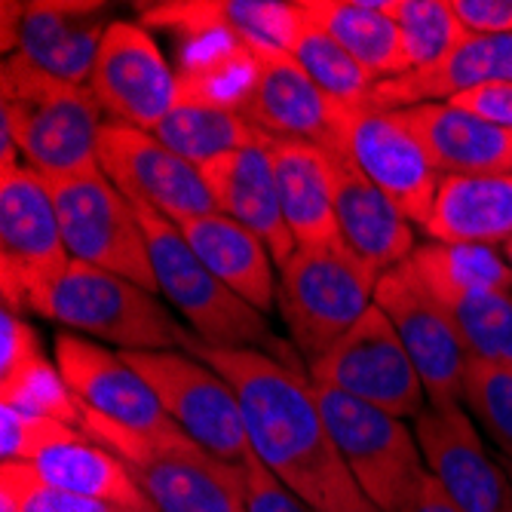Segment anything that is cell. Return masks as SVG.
I'll return each instance as SVG.
<instances>
[{
	"mask_svg": "<svg viewBox=\"0 0 512 512\" xmlns=\"http://www.w3.org/2000/svg\"><path fill=\"white\" fill-rule=\"evenodd\" d=\"M142 25L166 28L178 37L224 31L246 43L279 46L289 53L298 28V4L276 0H181V4L148 7Z\"/></svg>",
	"mask_w": 512,
	"mask_h": 512,
	"instance_id": "4316f807",
	"label": "cell"
},
{
	"mask_svg": "<svg viewBox=\"0 0 512 512\" xmlns=\"http://www.w3.org/2000/svg\"><path fill=\"white\" fill-rule=\"evenodd\" d=\"M375 304L387 313L399 341L405 344L417 375L424 381L430 405H460L470 350L457 332L451 310L427 292L408 264L381 273Z\"/></svg>",
	"mask_w": 512,
	"mask_h": 512,
	"instance_id": "5bb4252c",
	"label": "cell"
},
{
	"mask_svg": "<svg viewBox=\"0 0 512 512\" xmlns=\"http://www.w3.org/2000/svg\"><path fill=\"white\" fill-rule=\"evenodd\" d=\"M142 378L181 433H188L212 457L246 467L255 457L240 399L221 375L184 350L120 353Z\"/></svg>",
	"mask_w": 512,
	"mask_h": 512,
	"instance_id": "9c48e42d",
	"label": "cell"
},
{
	"mask_svg": "<svg viewBox=\"0 0 512 512\" xmlns=\"http://www.w3.org/2000/svg\"><path fill=\"white\" fill-rule=\"evenodd\" d=\"M34 470L40 473L43 482L71 491L77 497L99 500L129 512H157L126 463L86 433L74 442L43 451L34 460Z\"/></svg>",
	"mask_w": 512,
	"mask_h": 512,
	"instance_id": "83f0119b",
	"label": "cell"
},
{
	"mask_svg": "<svg viewBox=\"0 0 512 512\" xmlns=\"http://www.w3.org/2000/svg\"><path fill=\"white\" fill-rule=\"evenodd\" d=\"M154 135L178 157L194 163L197 169L224 154L261 145L270 138L255 123H249L240 111L191 102V99H178Z\"/></svg>",
	"mask_w": 512,
	"mask_h": 512,
	"instance_id": "4dcf8cb0",
	"label": "cell"
},
{
	"mask_svg": "<svg viewBox=\"0 0 512 512\" xmlns=\"http://www.w3.org/2000/svg\"><path fill=\"white\" fill-rule=\"evenodd\" d=\"M0 396L4 405H13L28 414L56 417V421L83 430V405L65 384L59 365L46 362L43 356L10 378H0Z\"/></svg>",
	"mask_w": 512,
	"mask_h": 512,
	"instance_id": "e575fe53",
	"label": "cell"
},
{
	"mask_svg": "<svg viewBox=\"0 0 512 512\" xmlns=\"http://www.w3.org/2000/svg\"><path fill=\"white\" fill-rule=\"evenodd\" d=\"M384 13L402 34L405 74L445 59L467 37L451 10V0H387Z\"/></svg>",
	"mask_w": 512,
	"mask_h": 512,
	"instance_id": "d6a6232c",
	"label": "cell"
},
{
	"mask_svg": "<svg viewBox=\"0 0 512 512\" xmlns=\"http://www.w3.org/2000/svg\"><path fill=\"white\" fill-rule=\"evenodd\" d=\"M503 258H506V264L512 267V240H509V243L503 246Z\"/></svg>",
	"mask_w": 512,
	"mask_h": 512,
	"instance_id": "ee69618b",
	"label": "cell"
},
{
	"mask_svg": "<svg viewBox=\"0 0 512 512\" xmlns=\"http://www.w3.org/2000/svg\"><path fill=\"white\" fill-rule=\"evenodd\" d=\"M178 230L197 252V258L221 279V283L240 295L255 310L267 313L276 307L279 279L273 276V258L261 237L249 227L227 218L221 212L178 224Z\"/></svg>",
	"mask_w": 512,
	"mask_h": 512,
	"instance_id": "d4e9b609",
	"label": "cell"
},
{
	"mask_svg": "<svg viewBox=\"0 0 512 512\" xmlns=\"http://www.w3.org/2000/svg\"><path fill=\"white\" fill-rule=\"evenodd\" d=\"M335 151L375 181L411 224H427L442 175L433 169L427 151L405 126L399 111L375 105L344 108Z\"/></svg>",
	"mask_w": 512,
	"mask_h": 512,
	"instance_id": "7c38bea8",
	"label": "cell"
},
{
	"mask_svg": "<svg viewBox=\"0 0 512 512\" xmlns=\"http://www.w3.org/2000/svg\"><path fill=\"white\" fill-rule=\"evenodd\" d=\"M427 470L463 512H512V482L506 463L485 451L473 417L460 405L433 408L414 421Z\"/></svg>",
	"mask_w": 512,
	"mask_h": 512,
	"instance_id": "2e32d148",
	"label": "cell"
},
{
	"mask_svg": "<svg viewBox=\"0 0 512 512\" xmlns=\"http://www.w3.org/2000/svg\"><path fill=\"white\" fill-rule=\"evenodd\" d=\"M0 512H16V509H13V506H10L7 500H0Z\"/></svg>",
	"mask_w": 512,
	"mask_h": 512,
	"instance_id": "f6af8a7d",
	"label": "cell"
},
{
	"mask_svg": "<svg viewBox=\"0 0 512 512\" xmlns=\"http://www.w3.org/2000/svg\"><path fill=\"white\" fill-rule=\"evenodd\" d=\"M329 163L335 181V215L344 246L378 273L405 264L417 249L411 221L341 151H329Z\"/></svg>",
	"mask_w": 512,
	"mask_h": 512,
	"instance_id": "44dd1931",
	"label": "cell"
},
{
	"mask_svg": "<svg viewBox=\"0 0 512 512\" xmlns=\"http://www.w3.org/2000/svg\"><path fill=\"white\" fill-rule=\"evenodd\" d=\"M402 512H463V509L445 494L439 479L427 470V476L421 479V485L414 488V494L408 497Z\"/></svg>",
	"mask_w": 512,
	"mask_h": 512,
	"instance_id": "7bdbcfd3",
	"label": "cell"
},
{
	"mask_svg": "<svg viewBox=\"0 0 512 512\" xmlns=\"http://www.w3.org/2000/svg\"><path fill=\"white\" fill-rule=\"evenodd\" d=\"M270 142L273 138L234 154H224L200 166V172L215 200V209L249 227L255 237H261L270 249L273 264L283 267L298 252V243L286 224L283 203H279Z\"/></svg>",
	"mask_w": 512,
	"mask_h": 512,
	"instance_id": "ffe728a7",
	"label": "cell"
},
{
	"mask_svg": "<svg viewBox=\"0 0 512 512\" xmlns=\"http://www.w3.org/2000/svg\"><path fill=\"white\" fill-rule=\"evenodd\" d=\"M56 365L86 411L135 433L175 430V421L166 414L154 390L135 375L120 353L102 347L99 341L59 332Z\"/></svg>",
	"mask_w": 512,
	"mask_h": 512,
	"instance_id": "d6986e66",
	"label": "cell"
},
{
	"mask_svg": "<svg viewBox=\"0 0 512 512\" xmlns=\"http://www.w3.org/2000/svg\"><path fill=\"white\" fill-rule=\"evenodd\" d=\"M123 512H129V509H123Z\"/></svg>",
	"mask_w": 512,
	"mask_h": 512,
	"instance_id": "7dc6e473",
	"label": "cell"
},
{
	"mask_svg": "<svg viewBox=\"0 0 512 512\" xmlns=\"http://www.w3.org/2000/svg\"><path fill=\"white\" fill-rule=\"evenodd\" d=\"M301 10L378 80L405 74L402 34L387 0H301Z\"/></svg>",
	"mask_w": 512,
	"mask_h": 512,
	"instance_id": "f1b7e54d",
	"label": "cell"
},
{
	"mask_svg": "<svg viewBox=\"0 0 512 512\" xmlns=\"http://www.w3.org/2000/svg\"><path fill=\"white\" fill-rule=\"evenodd\" d=\"M0 332H4V353H0V378H10L16 371H22L25 365L37 362L40 353V341L37 332L25 322V316L13 307L4 304L0 310Z\"/></svg>",
	"mask_w": 512,
	"mask_h": 512,
	"instance_id": "ab89813d",
	"label": "cell"
},
{
	"mask_svg": "<svg viewBox=\"0 0 512 512\" xmlns=\"http://www.w3.org/2000/svg\"><path fill=\"white\" fill-rule=\"evenodd\" d=\"M451 10L467 34L476 37L512 34V0H451Z\"/></svg>",
	"mask_w": 512,
	"mask_h": 512,
	"instance_id": "60d3db41",
	"label": "cell"
},
{
	"mask_svg": "<svg viewBox=\"0 0 512 512\" xmlns=\"http://www.w3.org/2000/svg\"><path fill=\"white\" fill-rule=\"evenodd\" d=\"M53 194L62 240L71 261L117 273L148 292H160L145 230L135 206L99 169L74 175H43Z\"/></svg>",
	"mask_w": 512,
	"mask_h": 512,
	"instance_id": "52a82bcc",
	"label": "cell"
},
{
	"mask_svg": "<svg viewBox=\"0 0 512 512\" xmlns=\"http://www.w3.org/2000/svg\"><path fill=\"white\" fill-rule=\"evenodd\" d=\"M503 463H506V473H509V482H512V463L506 457H503Z\"/></svg>",
	"mask_w": 512,
	"mask_h": 512,
	"instance_id": "bcb514c9",
	"label": "cell"
},
{
	"mask_svg": "<svg viewBox=\"0 0 512 512\" xmlns=\"http://www.w3.org/2000/svg\"><path fill=\"white\" fill-rule=\"evenodd\" d=\"M313 384L335 387L393 417L417 421L427 411V390L387 313L371 304L353 329L307 365Z\"/></svg>",
	"mask_w": 512,
	"mask_h": 512,
	"instance_id": "30bf717a",
	"label": "cell"
},
{
	"mask_svg": "<svg viewBox=\"0 0 512 512\" xmlns=\"http://www.w3.org/2000/svg\"><path fill=\"white\" fill-rule=\"evenodd\" d=\"M439 175H512V132L451 102L399 111Z\"/></svg>",
	"mask_w": 512,
	"mask_h": 512,
	"instance_id": "603a6c76",
	"label": "cell"
},
{
	"mask_svg": "<svg viewBox=\"0 0 512 512\" xmlns=\"http://www.w3.org/2000/svg\"><path fill=\"white\" fill-rule=\"evenodd\" d=\"M83 433L111 448L157 512H246L243 467L212 457L188 433H135L83 408Z\"/></svg>",
	"mask_w": 512,
	"mask_h": 512,
	"instance_id": "277c9868",
	"label": "cell"
},
{
	"mask_svg": "<svg viewBox=\"0 0 512 512\" xmlns=\"http://www.w3.org/2000/svg\"><path fill=\"white\" fill-rule=\"evenodd\" d=\"M0 421H4V439H0L4 463H34L43 451L83 436V430L68 427L56 417L28 414L13 405H0Z\"/></svg>",
	"mask_w": 512,
	"mask_h": 512,
	"instance_id": "74e56055",
	"label": "cell"
},
{
	"mask_svg": "<svg viewBox=\"0 0 512 512\" xmlns=\"http://www.w3.org/2000/svg\"><path fill=\"white\" fill-rule=\"evenodd\" d=\"M89 89L114 120L157 132L178 102V74L142 22L114 19L99 43Z\"/></svg>",
	"mask_w": 512,
	"mask_h": 512,
	"instance_id": "9a60e30c",
	"label": "cell"
},
{
	"mask_svg": "<svg viewBox=\"0 0 512 512\" xmlns=\"http://www.w3.org/2000/svg\"><path fill=\"white\" fill-rule=\"evenodd\" d=\"M460 405L512 463V362H488L470 356Z\"/></svg>",
	"mask_w": 512,
	"mask_h": 512,
	"instance_id": "836d02e7",
	"label": "cell"
},
{
	"mask_svg": "<svg viewBox=\"0 0 512 512\" xmlns=\"http://www.w3.org/2000/svg\"><path fill=\"white\" fill-rule=\"evenodd\" d=\"M0 123L25 166L40 175H74L99 169L102 105L89 86L65 83L40 71L19 53H7L0 68Z\"/></svg>",
	"mask_w": 512,
	"mask_h": 512,
	"instance_id": "7a4b0ae2",
	"label": "cell"
},
{
	"mask_svg": "<svg viewBox=\"0 0 512 512\" xmlns=\"http://www.w3.org/2000/svg\"><path fill=\"white\" fill-rule=\"evenodd\" d=\"M381 273L341 243L298 249L279 267L276 304L295 350L310 362L329 353L375 304Z\"/></svg>",
	"mask_w": 512,
	"mask_h": 512,
	"instance_id": "8992f818",
	"label": "cell"
},
{
	"mask_svg": "<svg viewBox=\"0 0 512 512\" xmlns=\"http://www.w3.org/2000/svg\"><path fill=\"white\" fill-rule=\"evenodd\" d=\"M270 160L279 203L298 249L341 243L329 151L298 138H273Z\"/></svg>",
	"mask_w": 512,
	"mask_h": 512,
	"instance_id": "cb8c5ba5",
	"label": "cell"
},
{
	"mask_svg": "<svg viewBox=\"0 0 512 512\" xmlns=\"http://www.w3.org/2000/svg\"><path fill=\"white\" fill-rule=\"evenodd\" d=\"M405 264L445 307L482 292H512V267L494 246L430 240L417 246Z\"/></svg>",
	"mask_w": 512,
	"mask_h": 512,
	"instance_id": "f546056e",
	"label": "cell"
},
{
	"mask_svg": "<svg viewBox=\"0 0 512 512\" xmlns=\"http://www.w3.org/2000/svg\"><path fill=\"white\" fill-rule=\"evenodd\" d=\"M488 83H512V34H467L445 59L421 71L378 80L375 89H371L368 105L402 111L430 102H451L460 92H470Z\"/></svg>",
	"mask_w": 512,
	"mask_h": 512,
	"instance_id": "7402d4cb",
	"label": "cell"
},
{
	"mask_svg": "<svg viewBox=\"0 0 512 512\" xmlns=\"http://www.w3.org/2000/svg\"><path fill=\"white\" fill-rule=\"evenodd\" d=\"M451 105L512 132V83H488L470 92H460V96L451 99Z\"/></svg>",
	"mask_w": 512,
	"mask_h": 512,
	"instance_id": "b9f144b4",
	"label": "cell"
},
{
	"mask_svg": "<svg viewBox=\"0 0 512 512\" xmlns=\"http://www.w3.org/2000/svg\"><path fill=\"white\" fill-rule=\"evenodd\" d=\"M135 212L145 230L160 295L184 316L194 338L224 350H258L304 375L301 359L283 338L273 335L264 313L221 283L188 246L178 224L148 206H135Z\"/></svg>",
	"mask_w": 512,
	"mask_h": 512,
	"instance_id": "3957f363",
	"label": "cell"
},
{
	"mask_svg": "<svg viewBox=\"0 0 512 512\" xmlns=\"http://www.w3.org/2000/svg\"><path fill=\"white\" fill-rule=\"evenodd\" d=\"M99 166L117 191L135 203L184 224L218 212L203 172L166 148L154 132L111 120L99 135Z\"/></svg>",
	"mask_w": 512,
	"mask_h": 512,
	"instance_id": "4fadbf2b",
	"label": "cell"
},
{
	"mask_svg": "<svg viewBox=\"0 0 512 512\" xmlns=\"http://www.w3.org/2000/svg\"><path fill=\"white\" fill-rule=\"evenodd\" d=\"M252 53L255 83L240 114L270 138H298L335 151L344 108L325 96L292 53L261 43H252Z\"/></svg>",
	"mask_w": 512,
	"mask_h": 512,
	"instance_id": "e0dca14e",
	"label": "cell"
},
{
	"mask_svg": "<svg viewBox=\"0 0 512 512\" xmlns=\"http://www.w3.org/2000/svg\"><path fill=\"white\" fill-rule=\"evenodd\" d=\"M319 411L362 494L381 512H402L414 488L427 476L417 436L375 405L359 402L335 387L313 384Z\"/></svg>",
	"mask_w": 512,
	"mask_h": 512,
	"instance_id": "ba28073f",
	"label": "cell"
},
{
	"mask_svg": "<svg viewBox=\"0 0 512 512\" xmlns=\"http://www.w3.org/2000/svg\"><path fill=\"white\" fill-rule=\"evenodd\" d=\"M289 53L310 74V80L341 108L368 105L378 77L365 71L338 40L325 34L298 4V28L289 43Z\"/></svg>",
	"mask_w": 512,
	"mask_h": 512,
	"instance_id": "1f68e13d",
	"label": "cell"
},
{
	"mask_svg": "<svg viewBox=\"0 0 512 512\" xmlns=\"http://www.w3.org/2000/svg\"><path fill=\"white\" fill-rule=\"evenodd\" d=\"M71 264L46 178L19 163L0 169V273L4 304L25 313Z\"/></svg>",
	"mask_w": 512,
	"mask_h": 512,
	"instance_id": "8fae6325",
	"label": "cell"
},
{
	"mask_svg": "<svg viewBox=\"0 0 512 512\" xmlns=\"http://www.w3.org/2000/svg\"><path fill=\"white\" fill-rule=\"evenodd\" d=\"M448 310L470 356L512 362V292H482Z\"/></svg>",
	"mask_w": 512,
	"mask_h": 512,
	"instance_id": "d590c367",
	"label": "cell"
},
{
	"mask_svg": "<svg viewBox=\"0 0 512 512\" xmlns=\"http://www.w3.org/2000/svg\"><path fill=\"white\" fill-rule=\"evenodd\" d=\"M421 230L433 243L506 246L512 240V175H442Z\"/></svg>",
	"mask_w": 512,
	"mask_h": 512,
	"instance_id": "484cf974",
	"label": "cell"
},
{
	"mask_svg": "<svg viewBox=\"0 0 512 512\" xmlns=\"http://www.w3.org/2000/svg\"><path fill=\"white\" fill-rule=\"evenodd\" d=\"M243 500H246V512H313L258 457H252L243 467Z\"/></svg>",
	"mask_w": 512,
	"mask_h": 512,
	"instance_id": "f35d334b",
	"label": "cell"
},
{
	"mask_svg": "<svg viewBox=\"0 0 512 512\" xmlns=\"http://www.w3.org/2000/svg\"><path fill=\"white\" fill-rule=\"evenodd\" d=\"M31 313L65 325L74 335L108 341L120 353L184 350L191 335L154 292L83 261H71L31 301Z\"/></svg>",
	"mask_w": 512,
	"mask_h": 512,
	"instance_id": "5b68a950",
	"label": "cell"
},
{
	"mask_svg": "<svg viewBox=\"0 0 512 512\" xmlns=\"http://www.w3.org/2000/svg\"><path fill=\"white\" fill-rule=\"evenodd\" d=\"M0 500H7L16 512H123L117 506L86 500L43 482L34 463H4V470H0Z\"/></svg>",
	"mask_w": 512,
	"mask_h": 512,
	"instance_id": "8d00e7d4",
	"label": "cell"
},
{
	"mask_svg": "<svg viewBox=\"0 0 512 512\" xmlns=\"http://www.w3.org/2000/svg\"><path fill=\"white\" fill-rule=\"evenodd\" d=\"M184 353L234 387L255 457L313 512H381L350 476L304 375L258 350L209 347L194 335Z\"/></svg>",
	"mask_w": 512,
	"mask_h": 512,
	"instance_id": "6da1fadb",
	"label": "cell"
},
{
	"mask_svg": "<svg viewBox=\"0 0 512 512\" xmlns=\"http://www.w3.org/2000/svg\"><path fill=\"white\" fill-rule=\"evenodd\" d=\"M4 46L34 62L40 71L74 86H89L99 43L114 19L105 4H74V0H37V4H4Z\"/></svg>",
	"mask_w": 512,
	"mask_h": 512,
	"instance_id": "ac0fdd59",
	"label": "cell"
}]
</instances>
